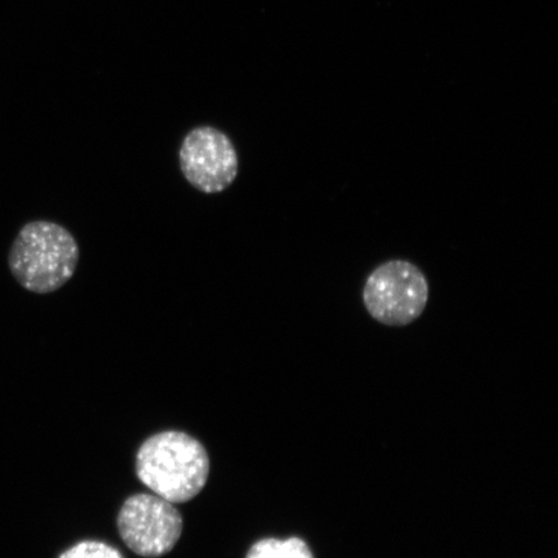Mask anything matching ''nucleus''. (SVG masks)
I'll use <instances>...</instances> for the list:
<instances>
[{
  "label": "nucleus",
  "instance_id": "39448f33",
  "mask_svg": "<svg viewBox=\"0 0 558 558\" xmlns=\"http://www.w3.org/2000/svg\"><path fill=\"white\" fill-rule=\"evenodd\" d=\"M181 173L194 190L206 194L226 192L240 172V158L230 137L213 125L187 132L179 150Z\"/></svg>",
  "mask_w": 558,
  "mask_h": 558
},
{
  "label": "nucleus",
  "instance_id": "f257e3e1",
  "mask_svg": "<svg viewBox=\"0 0 558 558\" xmlns=\"http://www.w3.org/2000/svg\"><path fill=\"white\" fill-rule=\"evenodd\" d=\"M137 477L158 497L186 504L204 490L209 459L197 439L183 432H162L146 439L136 457Z\"/></svg>",
  "mask_w": 558,
  "mask_h": 558
},
{
  "label": "nucleus",
  "instance_id": "423d86ee",
  "mask_svg": "<svg viewBox=\"0 0 558 558\" xmlns=\"http://www.w3.org/2000/svg\"><path fill=\"white\" fill-rule=\"evenodd\" d=\"M246 558H313L308 544L299 538L263 539L250 548Z\"/></svg>",
  "mask_w": 558,
  "mask_h": 558
},
{
  "label": "nucleus",
  "instance_id": "7ed1b4c3",
  "mask_svg": "<svg viewBox=\"0 0 558 558\" xmlns=\"http://www.w3.org/2000/svg\"><path fill=\"white\" fill-rule=\"evenodd\" d=\"M362 299L369 316L379 324L408 326L422 316L428 304V279L413 263L389 260L368 275Z\"/></svg>",
  "mask_w": 558,
  "mask_h": 558
},
{
  "label": "nucleus",
  "instance_id": "0eeeda50",
  "mask_svg": "<svg viewBox=\"0 0 558 558\" xmlns=\"http://www.w3.org/2000/svg\"><path fill=\"white\" fill-rule=\"evenodd\" d=\"M59 558H124L120 550L109 544L85 541L70 547Z\"/></svg>",
  "mask_w": 558,
  "mask_h": 558
},
{
  "label": "nucleus",
  "instance_id": "f03ea898",
  "mask_svg": "<svg viewBox=\"0 0 558 558\" xmlns=\"http://www.w3.org/2000/svg\"><path fill=\"white\" fill-rule=\"evenodd\" d=\"M80 259V244L66 228L35 220L21 228L10 250L9 265L21 288L47 295L73 278Z\"/></svg>",
  "mask_w": 558,
  "mask_h": 558
},
{
  "label": "nucleus",
  "instance_id": "20e7f679",
  "mask_svg": "<svg viewBox=\"0 0 558 558\" xmlns=\"http://www.w3.org/2000/svg\"><path fill=\"white\" fill-rule=\"evenodd\" d=\"M118 532L132 553L146 558L169 554L183 533V518L158 495H132L118 514Z\"/></svg>",
  "mask_w": 558,
  "mask_h": 558
}]
</instances>
